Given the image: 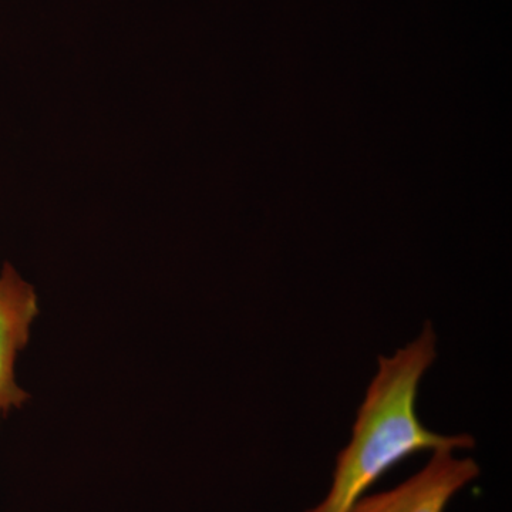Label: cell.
I'll return each mask as SVG.
<instances>
[{
	"instance_id": "2",
	"label": "cell",
	"mask_w": 512,
	"mask_h": 512,
	"mask_svg": "<svg viewBox=\"0 0 512 512\" xmlns=\"http://www.w3.org/2000/svg\"><path fill=\"white\" fill-rule=\"evenodd\" d=\"M454 453H431L426 466L412 477L382 493L366 494L349 512H446L451 500L481 474L474 458Z\"/></svg>"
},
{
	"instance_id": "3",
	"label": "cell",
	"mask_w": 512,
	"mask_h": 512,
	"mask_svg": "<svg viewBox=\"0 0 512 512\" xmlns=\"http://www.w3.org/2000/svg\"><path fill=\"white\" fill-rule=\"evenodd\" d=\"M39 313L37 296L12 265L0 268V417L19 409L28 393L16 382L18 355L28 345L30 326Z\"/></svg>"
},
{
	"instance_id": "1",
	"label": "cell",
	"mask_w": 512,
	"mask_h": 512,
	"mask_svg": "<svg viewBox=\"0 0 512 512\" xmlns=\"http://www.w3.org/2000/svg\"><path fill=\"white\" fill-rule=\"evenodd\" d=\"M437 357V335L426 322L413 342L393 356H380L353 426L352 440L336 457L328 494L305 512H349L380 478L423 451H466L470 434H439L421 424L416 403L420 383Z\"/></svg>"
}]
</instances>
